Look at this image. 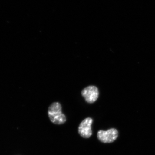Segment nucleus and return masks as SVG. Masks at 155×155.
Segmentation results:
<instances>
[{
  "label": "nucleus",
  "mask_w": 155,
  "mask_h": 155,
  "mask_svg": "<svg viewBox=\"0 0 155 155\" xmlns=\"http://www.w3.org/2000/svg\"><path fill=\"white\" fill-rule=\"evenodd\" d=\"M81 95L88 104H93L96 101L99 96L98 89L94 85L87 87L82 90Z\"/></svg>",
  "instance_id": "nucleus-2"
},
{
  "label": "nucleus",
  "mask_w": 155,
  "mask_h": 155,
  "mask_svg": "<svg viewBox=\"0 0 155 155\" xmlns=\"http://www.w3.org/2000/svg\"><path fill=\"white\" fill-rule=\"evenodd\" d=\"M62 106L60 103L54 102L49 107L48 116L51 122L56 125H61L66 122V116L62 112Z\"/></svg>",
  "instance_id": "nucleus-1"
},
{
  "label": "nucleus",
  "mask_w": 155,
  "mask_h": 155,
  "mask_svg": "<svg viewBox=\"0 0 155 155\" xmlns=\"http://www.w3.org/2000/svg\"><path fill=\"white\" fill-rule=\"evenodd\" d=\"M118 131L115 128H111L107 130H99L97 138L104 143H111L116 140L118 137Z\"/></svg>",
  "instance_id": "nucleus-3"
},
{
  "label": "nucleus",
  "mask_w": 155,
  "mask_h": 155,
  "mask_svg": "<svg viewBox=\"0 0 155 155\" xmlns=\"http://www.w3.org/2000/svg\"><path fill=\"white\" fill-rule=\"evenodd\" d=\"M93 119L88 117L83 120L78 127V133L81 136L84 138H88L92 135L91 125Z\"/></svg>",
  "instance_id": "nucleus-4"
}]
</instances>
